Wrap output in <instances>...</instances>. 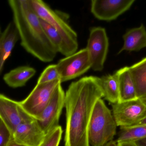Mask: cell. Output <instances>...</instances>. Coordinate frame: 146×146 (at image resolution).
<instances>
[{"instance_id": "cell-1", "label": "cell", "mask_w": 146, "mask_h": 146, "mask_svg": "<svg viewBox=\"0 0 146 146\" xmlns=\"http://www.w3.org/2000/svg\"><path fill=\"white\" fill-rule=\"evenodd\" d=\"M104 97L100 78L83 77L70 84L65 93V146H90L88 128L96 102Z\"/></svg>"}, {"instance_id": "cell-2", "label": "cell", "mask_w": 146, "mask_h": 146, "mask_svg": "<svg viewBox=\"0 0 146 146\" xmlns=\"http://www.w3.org/2000/svg\"><path fill=\"white\" fill-rule=\"evenodd\" d=\"M8 4L21 46L41 61H53L58 51L44 32L30 0H9Z\"/></svg>"}, {"instance_id": "cell-3", "label": "cell", "mask_w": 146, "mask_h": 146, "mask_svg": "<svg viewBox=\"0 0 146 146\" xmlns=\"http://www.w3.org/2000/svg\"><path fill=\"white\" fill-rule=\"evenodd\" d=\"M117 125L113 115L101 99L94 104L88 128V141L92 146H103L112 140Z\"/></svg>"}, {"instance_id": "cell-4", "label": "cell", "mask_w": 146, "mask_h": 146, "mask_svg": "<svg viewBox=\"0 0 146 146\" xmlns=\"http://www.w3.org/2000/svg\"><path fill=\"white\" fill-rule=\"evenodd\" d=\"M30 3L40 19L54 27L60 35L63 45L60 53L66 57L75 53L78 48L77 34L56 11L41 0H30Z\"/></svg>"}, {"instance_id": "cell-5", "label": "cell", "mask_w": 146, "mask_h": 146, "mask_svg": "<svg viewBox=\"0 0 146 146\" xmlns=\"http://www.w3.org/2000/svg\"><path fill=\"white\" fill-rule=\"evenodd\" d=\"M60 83V80H56L48 83L37 84L25 99L18 102L20 108L29 116L39 121L43 111Z\"/></svg>"}, {"instance_id": "cell-6", "label": "cell", "mask_w": 146, "mask_h": 146, "mask_svg": "<svg viewBox=\"0 0 146 146\" xmlns=\"http://www.w3.org/2000/svg\"><path fill=\"white\" fill-rule=\"evenodd\" d=\"M109 41L106 30L104 27L91 28L86 49L91 64L94 71H101L107 57Z\"/></svg>"}, {"instance_id": "cell-7", "label": "cell", "mask_w": 146, "mask_h": 146, "mask_svg": "<svg viewBox=\"0 0 146 146\" xmlns=\"http://www.w3.org/2000/svg\"><path fill=\"white\" fill-rule=\"evenodd\" d=\"M111 105L114 120L121 128L137 125L146 117V104L139 99Z\"/></svg>"}, {"instance_id": "cell-8", "label": "cell", "mask_w": 146, "mask_h": 146, "mask_svg": "<svg viewBox=\"0 0 146 146\" xmlns=\"http://www.w3.org/2000/svg\"><path fill=\"white\" fill-rule=\"evenodd\" d=\"M56 65L61 83L77 78L91 68L86 48L61 59Z\"/></svg>"}, {"instance_id": "cell-9", "label": "cell", "mask_w": 146, "mask_h": 146, "mask_svg": "<svg viewBox=\"0 0 146 146\" xmlns=\"http://www.w3.org/2000/svg\"><path fill=\"white\" fill-rule=\"evenodd\" d=\"M65 93L61 86L58 85L50 100L38 121L45 134L47 135L59 126V120L65 106Z\"/></svg>"}, {"instance_id": "cell-10", "label": "cell", "mask_w": 146, "mask_h": 146, "mask_svg": "<svg viewBox=\"0 0 146 146\" xmlns=\"http://www.w3.org/2000/svg\"><path fill=\"white\" fill-rule=\"evenodd\" d=\"M135 0H92L91 13L100 20L111 21L128 10Z\"/></svg>"}, {"instance_id": "cell-11", "label": "cell", "mask_w": 146, "mask_h": 146, "mask_svg": "<svg viewBox=\"0 0 146 146\" xmlns=\"http://www.w3.org/2000/svg\"><path fill=\"white\" fill-rule=\"evenodd\" d=\"M45 136L38 121L32 117L22 122L13 134L15 142L25 146H39Z\"/></svg>"}, {"instance_id": "cell-12", "label": "cell", "mask_w": 146, "mask_h": 146, "mask_svg": "<svg viewBox=\"0 0 146 146\" xmlns=\"http://www.w3.org/2000/svg\"><path fill=\"white\" fill-rule=\"evenodd\" d=\"M31 117L20 108L18 101L0 94V121L12 135L20 123Z\"/></svg>"}, {"instance_id": "cell-13", "label": "cell", "mask_w": 146, "mask_h": 146, "mask_svg": "<svg viewBox=\"0 0 146 146\" xmlns=\"http://www.w3.org/2000/svg\"><path fill=\"white\" fill-rule=\"evenodd\" d=\"M19 38L17 29L13 22L9 24L0 35V74Z\"/></svg>"}, {"instance_id": "cell-14", "label": "cell", "mask_w": 146, "mask_h": 146, "mask_svg": "<svg viewBox=\"0 0 146 146\" xmlns=\"http://www.w3.org/2000/svg\"><path fill=\"white\" fill-rule=\"evenodd\" d=\"M118 76L119 99L121 103L137 99L133 80L129 67H124L116 72Z\"/></svg>"}, {"instance_id": "cell-15", "label": "cell", "mask_w": 146, "mask_h": 146, "mask_svg": "<svg viewBox=\"0 0 146 146\" xmlns=\"http://www.w3.org/2000/svg\"><path fill=\"white\" fill-rule=\"evenodd\" d=\"M123 38L124 43L118 54L124 51H138L146 48V29L143 25L129 30Z\"/></svg>"}, {"instance_id": "cell-16", "label": "cell", "mask_w": 146, "mask_h": 146, "mask_svg": "<svg viewBox=\"0 0 146 146\" xmlns=\"http://www.w3.org/2000/svg\"><path fill=\"white\" fill-rule=\"evenodd\" d=\"M36 73L35 69L28 66H21L12 69L4 75L3 80L12 88L24 86Z\"/></svg>"}, {"instance_id": "cell-17", "label": "cell", "mask_w": 146, "mask_h": 146, "mask_svg": "<svg viewBox=\"0 0 146 146\" xmlns=\"http://www.w3.org/2000/svg\"><path fill=\"white\" fill-rule=\"evenodd\" d=\"M137 98L146 104V57L129 67Z\"/></svg>"}, {"instance_id": "cell-18", "label": "cell", "mask_w": 146, "mask_h": 146, "mask_svg": "<svg viewBox=\"0 0 146 146\" xmlns=\"http://www.w3.org/2000/svg\"><path fill=\"white\" fill-rule=\"evenodd\" d=\"M100 83L103 97L111 104L118 103L119 85L117 73L102 76L100 78Z\"/></svg>"}, {"instance_id": "cell-19", "label": "cell", "mask_w": 146, "mask_h": 146, "mask_svg": "<svg viewBox=\"0 0 146 146\" xmlns=\"http://www.w3.org/2000/svg\"><path fill=\"white\" fill-rule=\"evenodd\" d=\"M146 138V125L138 124L121 128V131L116 142H134Z\"/></svg>"}, {"instance_id": "cell-20", "label": "cell", "mask_w": 146, "mask_h": 146, "mask_svg": "<svg viewBox=\"0 0 146 146\" xmlns=\"http://www.w3.org/2000/svg\"><path fill=\"white\" fill-rule=\"evenodd\" d=\"M40 22L44 32L50 41L56 48L58 52L60 53L63 45V40L58 32L45 21L40 19Z\"/></svg>"}, {"instance_id": "cell-21", "label": "cell", "mask_w": 146, "mask_h": 146, "mask_svg": "<svg viewBox=\"0 0 146 146\" xmlns=\"http://www.w3.org/2000/svg\"><path fill=\"white\" fill-rule=\"evenodd\" d=\"M62 133V128L59 125L46 135L44 140L39 146H59Z\"/></svg>"}, {"instance_id": "cell-22", "label": "cell", "mask_w": 146, "mask_h": 146, "mask_svg": "<svg viewBox=\"0 0 146 146\" xmlns=\"http://www.w3.org/2000/svg\"><path fill=\"white\" fill-rule=\"evenodd\" d=\"M60 80L56 64L49 65L42 73L38 80L37 84H42Z\"/></svg>"}, {"instance_id": "cell-23", "label": "cell", "mask_w": 146, "mask_h": 146, "mask_svg": "<svg viewBox=\"0 0 146 146\" xmlns=\"http://www.w3.org/2000/svg\"><path fill=\"white\" fill-rule=\"evenodd\" d=\"M13 139V135L11 132L0 121V146H7Z\"/></svg>"}, {"instance_id": "cell-24", "label": "cell", "mask_w": 146, "mask_h": 146, "mask_svg": "<svg viewBox=\"0 0 146 146\" xmlns=\"http://www.w3.org/2000/svg\"><path fill=\"white\" fill-rule=\"evenodd\" d=\"M137 146H146V138L134 142Z\"/></svg>"}, {"instance_id": "cell-25", "label": "cell", "mask_w": 146, "mask_h": 146, "mask_svg": "<svg viewBox=\"0 0 146 146\" xmlns=\"http://www.w3.org/2000/svg\"><path fill=\"white\" fill-rule=\"evenodd\" d=\"M117 144V146H137L134 142H120Z\"/></svg>"}, {"instance_id": "cell-26", "label": "cell", "mask_w": 146, "mask_h": 146, "mask_svg": "<svg viewBox=\"0 0 146 146\" xmlns=\"http://www.w3.org/2000/svg\"><path fill=\"white\" fill-rule=\"evenodd\" d=\"M103 146H117V142L112 140Z\"/></svg>"}, {"instance_id": "cell-27", "label": "cell", "mask_w": 146, "mask_h": 146, "mask_svg": "<svg viewBox=\"0 0 146 146\" xmlns=\"http://www.w3.org/2000/svg\"><path fill=\"white\" fill-rule=\"evenodd\" d=\"M7 146H25L23 145H21V144H19L15 142L13 139L12 140L10 143Z\"/></svg>"}, {"instance_id": "cell-28", "label": "cell", "mask_w": 146, "mask_h": 146, "mask_svg": "<svg viewBox=\"0 0 146 146\" xmlns=\"http://www.w3.org/2000/svg\"><path fill=\"white\" fill-rule=\"evenodd\" d=\"M138 124H144V125H146V117ZM137 125H138V124H137Z\"/></svg>"}]
</instances>
